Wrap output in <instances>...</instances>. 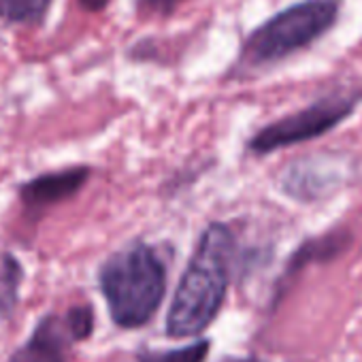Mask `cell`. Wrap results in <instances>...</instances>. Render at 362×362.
Wrapping results in <instances>:
<instances>
[{
  "mask_svg": "<svg viewBox=\"0 0 362 362\" xmlns=\"http://www.w3.org/2000/svg\"><path fill=\"white\" fill-rule=\"evenodd\" d=\"M237 260V237L228 224H209L181 275L170 309L166 334L190 339L207 330L220 315Z\"/></svg>",
  "mask_w": 362,
  "mask_h": 362,
  "instance_id": "obj_1",
  "label": "cell"
},
{
  "mask_svg": "<svg viewBox=\"0 0 362 362\" xmlns=\"http://www.w3.org/2000/svg\"><path fill=\"white\" fill-rule=\"evenodd\" d=\"M98 286L115 326L143 328L166 296L168 267L153 245L136 239L105 260Z\"/></svg>",
  "mask_w": 362,
  "mask_h": 362,
  "instance_id": "obj_2",
  "label": "cell"
},
{
  "mask_svg": "<svg viewBox=\"0 0 362 362\" xmlns=\"http://www.w3.org/2000/svg\"><path fill=\"white\" fill-rule=\"evenodd\" d=\"M341 18V0H298L258 24L241 43L237 73H256L313 47Z\"/></svg>",
  "mask_w": 362,
  "mask_h": 362,
  "instance_id": "obj_3",
  "label": "cell"
},
{
  "mask_svg": "<svg viewBox=\"0 0 362 362\" xmlns=\"http://www.w3.org/2000/svg\"><path fill=\"white\" fill-rule=\"evenodd\" d=\"M362 103V88H337L311 100L303 109L256 130L245 149L254 156H269L273 151L294 147L320 139L349 119Z\"/></svg>",
  "mask_w": 362,
  "mask_h": 362,
  "instance_id": "obj_4",
  "label": "cell"
},
{
  "mask_svg": "<svg viewBox=\"0 0 362 362\" xmlns=\"http://www.w3.org/2000/svg\"><path fill=\"white\" fill-rule=\"evenodd\" d=\"M343 184V164L317 158L292 164L284 177V192L298 203H315L326 199Z\"/></svg>",
  "mask_w": 362,
  "mask_h": 362,
  "instance_id": "obj_5",
  "label": "cell"
},
{
  "mask_svg": "<svg viewBox=\"0 0 362 362\" xmlns=\"http://www.w3.org/2000/svg\"><path fill=\"white\" fill-rule=\"evenodd\" d=\"M90 179V166H71L39 175L20 188V201L28 214H43L45 209L75 197Z\"/></svg>",
  "mask_w": 362,
  "mask_h": 362,
  "instance_id": "obj_6",
  "label": "cell"
},
{
  "mask_svg": "<svg viewBox=\"0 0 362 362\" xmlns=\"http://www.w3.org/2000/svg\"><path fill=\"white\" fill-rule=\"evenodd\" d=\"M351 245V235L345 228H334L330 233H324L320 237H311L305 239L298 250L290 256V260L286 262L275 288H273V300L271 305H277L279 298L288 292L290 284L311 264L317 262H326V260H334L337 256H341L347 247Z\"/></svg>",
  "mask_w": 362,
  "mask_h": 362,
  "instance_id": "obj_7",
  "label": "cell"
},
{
  "mask_svg": "<svg viewBox=\"0 0 362 362\" xmlns=\"http://www.w3.org/2000/svg\"><path fill=\"white\" fill-rule=\"evenodd\" d=\"M75 337L66 317L45 315L33 337L9 358V362H69V345Z\"/></svg>",
  "mask_w": 362,
  "mask_h": 362,
  "instance_id": "obj_8",
  "label": "cell"
},
{
  "mask_svg": "<svg viewBox=\"0 0 362 362\" xmlns=\"http://www.w3.org/2000/svg\"><path fill=\"white\" fill-rule=\"evenodd\" d=\"M54 0H0V22L7 26H41Z\"/></svg>",
  "mask_w": 362,
  "mask_h": 362,
  "instance_id": "obj_9",
  "label": "cell"
},
{
  "mask_svg": "<svg viewBox=\"0 0 362 362\" xmlns=\"http://www.w3.org/2000/svg\"><path fill=\"white\" fill-rule=\"evenodd\" d=\"M22 277L24 269L20 260L11 254H5L0 262V317L3 320H7L18 305Z\"/></svg>",
  "mask_w": 362,
  "mask_h": 362,
  "instance_id": "obj_10",
  "label": "cell"
},
{
  "mask_svg": "<svg viewBox=\"0 0 362 362\" xmlns=\"http://www.w3.org/2000/svg\"><path fill=\"white\" fill-rule=\"evenodd\" d=\"M211 349L209 339H201L173 349H145L132 362H205Z\"/></svg>",
  "mask_w": 362,
  "mask_h": 362,
  "instance_id": "obj_11",
  "label": "cell"
},
{
  "mask_svg": "<svg viewBox=\"0 0 362 362\" xmlns=\"http://www.w3.org/2000/svg\"><path fill=\"white\" fill-rule=\"evenodd\" d=\"M64 317L69 322V328H71L75 341H83L94 332V311L90 305L71 307Z\"/></svg>",
  "mask_w": 362,
  "mask_h": 362,
  "instance_id": "obj_12",
  "label": "cell"
},
{
  "mask_svg": "<svg viewBox=\"0 0 362 362\" xmlns=\"http://www.w3.org/2000/svg\"><path fill=\"white\" fill-rule=\"evenodd\" d=\"M190 0H136V11L145 18H168Z\"/></svg>",
  "mask_w": 362,
  "mask_h": 362,
  "instance_id": "obj_13",
  "label": "cell"
},
{
  "mask_svg": "<svg viewBox=\"0 0 362 362\" xmlns=\"http://www.w3.org/2000/svg\"><path fill=\"white\" fill-rule=\"evenodd\" d=\"M77 3L88 13H100V11H105L113 3V0H77Z\"/></svg>",
  "mask_w": 362,
  "mask_h": 362,
  "instance_id": "obj_14",
  "label": "cell"
},
{
  "mask_svg": "<svg viewBox=\"0 0 362 362\" xmlns=\"http://www.w3.org/2000/svg\"><path fill=\"white\" fill-rule=\"evenodd\" d=\"M220 362H264V360L258 356H226Z\"/></svg>",
  "mask_w": 362,
  "mask_h": 362,
  "instance_id": "obj_15",
  "label": "cell"
}]
</instances>
